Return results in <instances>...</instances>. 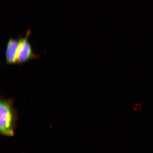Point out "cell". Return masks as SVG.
<instances>
[{
  "label": "cell",
  "mask_w": 153,
  "mask_h": 153,
  "mask_svg": "<svg viewBox=\"0 0 153 153\" xmlns=\"http://www.w3.org/2000/svg\"><path fill=\"white\" fill-rule=\"evenodd\" d=\"M17 120L16 111L11 99H1L0 101V131L2 135L13 136Z\"/></svg>",
  "instance_id": "obj_1"
},
{
  "label": "cell",
  "mask_w": 153,
  "mask_h": 153,
  "mask_svg": "<svg viewBox=\"0 0 153 153\" xmlns=\"http://www.w3.org/2000/svg\"><path fill=\"white\" fill-rule=\"evenodd\" d=\"M20 43V39L11 38L9 40L5 51L6 59L7 64L16 63L17 52Z\"/></svg>",
  "instance_id": "obj_3"
},
{
  "label": "cell",
  "mask_w": 153,
  "mask_h": 153,
  "mask_svg": "<svg viewBox=\"0 0 153 153\" xmlns=\"http://www.w3.org/2000/svg\"><path fill=\"white\" fill-rule=\"evenodd\" d=\"M29 34L28 32L25 37L20 39V45L17 52L16 63L24 62L38 57L37 55L33 53L31 45L28 42V35Z\"/></svg>",
  "instance_id": "obj_2"
}]
</instances>
